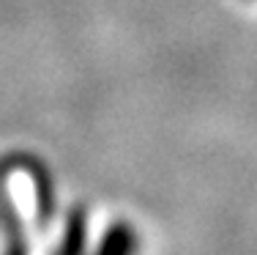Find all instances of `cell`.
<instances>
[{
  "label": "cell",
  "mask_w": 257,
  "mask_h": 255,
  "mask_svg": "<svg viewBox=\"0 0 257 255\" xmlns=\"http://www.w3.org/2000/svg\"><path fill=\"white\" fill-rule=\"evenodd\" d=\"M137 250H140V233L134 230V225L126 220H115L104 230L93 255H137Z\"/></svg>",
  "instance_id": "cell-1"
},
{
  "label": "cell",
  "mask_w": 257,
  "mask_h": 255,
  "mask_svg": "<svg viewBox=\"0 0 257 255\" xmlns=\"http://www.w3.org/2000/svg\"><path fill=\"white\" fill-rule=\"evenodd\" d=\"M0 217H3V228H6V247L0 255H30V241L22 228V220L17 214L14 203H11L9 192L0 190Z\"/></svg>",
  "instance_id": "cell-2"
}]
</instances>
